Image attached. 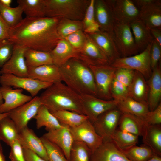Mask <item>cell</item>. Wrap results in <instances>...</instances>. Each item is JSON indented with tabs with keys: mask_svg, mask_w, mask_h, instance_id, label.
Segmentation results:
<instances>
[{
	"mask_svg": "<svg viewBox=\"0 0 161 161\" xmlns=\"http://www.w3.org/2000/svg\"><path fill=\"white\" fill-rule=\"evenodd\" d=\"M94 77L96 86L97 97L100 99L112 100L110 87L116 68L111 65L88 66Z\"/></svg>",
	"mask_w": 161,
	"mask_h": 161,
	"instance_id": "8",
	"label": "cell"
},
{
	"mask_svg": "<svg viewBox=\"0 0 161 161\" xmlns=\"http://www.w3.org/2000/svg\"><path fill=\"white\" fill-rule=\"evenodd\" d=\"M3 100L2 95L0 90V106L4 103Z\"/></svg>",
	"mask_w": 161,
	"mask_h": 161,
	"instance_id": "57",
	"label": "cell"
},
{
	"mask_svg": "<svg viewBox=\"0 0 161 161\" xmlns=\"http://www.w3.org/2000/svg\"><path fill=\"white\" fill-rule=\"evenodd\" d=\"M86 39V34L83 30L73 33L64 38L73 48L79 51L83 47Z\"/></svg>",
	"mask_w": 161,
	"mask_h": 161,
	"instance_id": "45",
	"label": "cell"
},
{
	"mask_svg": "<svg viewBox=\"0 0 161 161\" xmlns=\"http://www.w3.org/2000/svg\"><path fill=\"white\" fill-rule=\"evenodd\" d=\"M87 39L77 58L88 66L110 65L111 62L86 34Z\"/></svg>",
	"mask_w": 161,
	"mask_h": 161,
	"instance_id": "15",
	"label": "cell"
},
{
	"mask_svg": "<svg viewBox=\"0 0 161 161\" xmlns=\"http://www.w3.org/2000/svg\"><path fill=\"white\" fill-rule=\"evenodd\" d=\"M110 92L112 99L119 100L129 97V89L114 78L111 83Z\"/></svg>",
	"mask_w": 161,
	"mask_h": 161,
	"instance_id": "43",
	"label": "cell"
},
{
	"mask_svg": "<svg viewBox=\"0 0 161 161\" xmlns=\"http://www.w3.org/2000/svg\"><path fill=\"white\" fill-rule=\"evenodd\" d=\"M60 19L26 17L10 28L9 39L16 47L50 52L61 39L57 31Z\"/></svg>",
	"mask_w": 161,
	"mask_h": 161,
	"instance_id": "1",
	"label": "cell"
},
{
	"mask_svg": "<svg viewBox=\"0 0 161 161\" xmlns=\"http://www.w3.org/2000/svg\"><path fill=\"white\" fill-rule=\"evenodd\" d=\"M120 151L131 161H146L156 154L150 147L144 144L140 146L135 145Z\"/></svg>",
	"mask_w": 161,
	"mask_h": 161,
	"instance_id": "35",
	"label": "cell"
},
{
	"mask_svg": "<svg viewBox=\"0 0 161 161\" xmlns=\"http://www.w3.org/2000/svg\"><path fill=\"white\" fill-rule=\"evenodd\" d=\"M94 13L95 21L100 30L112 32L115 21L105 0H95Z\"/></svg>",
	"mask_w": 161,
	"mask_h": 161,
	"instance_id": "21",
	"label": "cell"
},
{
	"mask_svg": "<svg viewBox=\"0 0 161 161\" xmlns=\"http://www.w3.org/2000/svg\"><path fill=\"white\" fill-rule=\"evenodd\" d=\"M134 74V70L126 68H117L114 72V78L129 89L132 82Z\"/></svg>",
	"mask_w": 161,
	"mask_h": 161,
	"instance_id": "46",
	"label": "cell"
},
{
	"mask_svg": "<svg viewBox=\"0 0 161 161\" xmlns=\"http://www.w3.org/2000/svg\"><path fill=\"white\" fill-rule=\"evenodd\" d=\"M0 140V161H6L4 155L3 153V149Z\"/></svg>",
	"mask_w": 161,
	"mask_h": 161,
	"instance_id": "54",
	"label": "cell"
},
{
	"mask_svg": "<svg viewBox=\"0 0 161 161\" xmlns=\"http://www.w3.org/2000/svg\"><path fill=\"white\" fill-rule=\"evenodd\" d=\"M14 45L9 39L0 41V68H1L11 57Z\"/></svg>",
	"mask_w": 161,
	"mask_h": 161,
	"instance_id": "44",
	"label": "cell"
},
{
	"mask_svg": "<svg viewBox=\"0 0 161 161\" xmlns=\"http://www.w3.org/2000/svg\"><path fill=\"white\" fill-rule=\"evenodd\" d=\"M0 83L1 86H13L26 90L32 97L36 96L41 90L46 89L53 84L29 77H22L9 74L0 75Z\"/></svg>",
	"mask_w": 161,
	"mask_h": 161,
	"instance_id": "10",
	"label": "cell"
},
{
	"mask_svg": "<svg viewBox=\"0 0 161 161\" xmlns=\"http://www.w3.org/2000/svg\"><path fill=\"white\" fill-rule=\"evenodd\" d=\"M12 1V0H0V2L2 4L8 7H10Z\"/></svg>",
	"mask_w": 161,
	"mask_h": 161,
	"instance_id": "55",
	"label": "cell"
},
{
	"mask_svg": "<svg viewBox=\"0 0 161 161\" xmlns=\"http://www.w3.org/2000/svg\"><path fill=\"white\" fill-rule=\"evenodd\" d=\"M39 97L42 105L51 113L66 110L85 115L80 95L62 82L52 84Z\"/></svg>",
	"mask_w": 161,
	"mask_h": 161,
	"instance_id": "3",
	"label": "cell"
},
{
	"mask_svg": "<svg viewBox=\"0 0 161 161\" xmlns=\"http://www.w3.org/2000/svg\"><path fill=\"white\" fill-rule=\"evenodd\" d=\"M85 115L92 123L100 114L111 109L116 107L118 100H106L91 95H80Z\"/></svg>",
	"mask_w": 161,
	"mask_h": 161,
	"instance_id": "11",
	"label": "cell"
},
{
	"mask_svg": "<svg viewBox=\"0 0 161 161\" xmlns=\"http://www.w3.org/2000/svg\"><path fill=\"white\" fill-rule=\"evenodd\" d=\"M146 161H161V156L155 154Z\"/></svg>",
	"mask_w": 161,
	"mask_h": 161,
	"instance_id": "53",
	"label": "cell"
},
{
	"mask_svg": "<svg viewBox=\"0 0 161 161\" xmlns=\"http://www.w3.org/2000/svg\"><path fill=\"white\" fill-rule=\"evenodd\" d=\"M89 161H131L112 142L103 143L92 153Z\"/></svg>",
	"mask_w": 161,
	"mask_h": 161,
	"instance_id": "23",
	"label": "cell"
},
{
	"mask_svg": "<svg viewBox=\"0 0 161 161\" xmlns=\"http://www.w3.org/2000/svg\"><path fill=\"white\" fill-rule=\"evenodd\" d=\"M117 107L122 113L131 114L145 122L150 112L147 103L138 101L129 97L118 100Z\"/></svg>",
	"mask_w": 161,
	"mask_h": 161,
	"instance_id": "25",
	"label": "cell"
},
{
	"mask_svg": "<svg viewBox=\"0 0 161 161\" xmlns=\"http://www.w3.org/2000/svg\"><path fill=\"white\" fill-rule=\"evenodd\" d=\"M90 0H44L45 17L82 21Z\"/></svg>",
	"mask_w": 161,
	"mask_h": 161,
	"instance_id": "4",
	"label": "cell"
},
{
	"mask_svg": "<svg viewBox=\"0 0 161 161\" xmlns=\"http://www.w3.org/2000/svg\"><path fill=\"white\" fill-rule=\"evenodd\" d=\"M91 154L85 143L74 141L70 150V161H89Z\"/></svg>",
	"mask_w": 161,
	"mask_h": 161,
	"instance_id": "40",
	"label": "cell"
},
{
	"mask_svg": "<svg viewBox=\"0 0 161 161\" xmlns=\"http://www.w3.org/2000/svg\"><path fill=\"white\" fill-rule=\"evenodd\" d=\"M10 28L0 14V41L9 39Z\"/></svg>",
	"mask_w": 161,
	"mask_h": 161,
	"instance_id": "50",
	"label": "cell"
},
{
	"mask_svg": "<svg viewBox=\"0 0 161 161\" xmlns=\"http://www.w3.org/2000/svg\"><path fill=\"white\" fill-rule=\"evenodd\" d=\"M19 132L13 121L9 117L0 120V140L10 146L18 139Z\"/></svg>",
	"mask_w": 161,
	"mask_h": 161,
	"instance_id": "33",
	"label": "cell"
},
{
	"mask_svg": "<svg viewBox=\"0 0 161 161\" xmlns=\"http://www.w3.org/2000/svg\"><path fill=\"white\" fill-rule=\"evenodd\" d=\"M132 1L139 10V19L148 28H161V0Z\"/></svg>",
	"mask_w": 161,
	"mask_h": 161,
	"instance_id": "9",
	"label": "cell"
},
{
	"mask_svg": "<svg viewBox=\"0 0 161 161\" xmlns=\"http://www.w3.org/2000/svg\"><path fill=\"white\" fill-rule=\"evenodd\" d=\"M42 136L59 147L70 161V150L74 140L69 127L62 126L58 129L48 130Z\"/></svg>",
	"mask_w": 161,
	"mask_h": 161,
	"instance_id": "19",
	"label": "cell"
},
{
	"mask_svg": "<svg viewBox=\"0 0 161 161\" xmlns=\"http://www.w3.org/2000/svg\"><path fill=\"white\" fill-rule=\"evenodd\" d=\"M28 77L44 82L55 83L62 82L59 67L54 64L28 67Z\"/></svg>",
	"mask_w": 161,
	"mask_h": 161,
	"instance_id": "22",
	"label": "cell"
},
{
	"mask_svg": "<svg viewBox=\"0 0 161 161\" xmlns=\"http://www.w3.org/2000/svg\"><path fill=\"white\" fill-rule=\"evenodd\" d=\"M23 13L22 7L19 5L14 7H8L0 2V14L10 28L16 25L23 19Z\"/></svg>",
	"mask_w": 161,
	"mask_h": 161,
	"instance_id": "37",
	"label": "cell"
},
{
	"mask_svg": "<svg viewBox=\"0 0 161 161\" xmlns=\"http://www.w3.org/2000/svg\"><path fill=\"white\" fill-rule=\"evenodd\" d=\"M83 30L82 21L60 18L57 27L58 34L61 39H64L70 34L78 31Z\"/></svg>",
	"mask_w": 161,
	"mask_h": 161,
	"instance_id": "39",
	"label": "cell"
},
{
	"mask_svg": "<svg viewBox=\"0 0 161 161\" xmlns=\"http://www.w3.org/2000/svg\"><path fill=\"white\" fill-rule=\"evenodd\" d=\"M10 147V149L9 157L11 161H26L23 148L18 139L13 143Z\"/></svg>",
	"mask_w": 161,
	"mask_h": 161,
	"instance_id": "48",
	"label": "cell"
},
{
	"mask_svg": "<svg viewBox=\"0 0 161 161\" xmlns=\"http://www.w3.org/2000/svg\"><path fill=\"white\" fill-rule=\"evenodd\" d=\"M139 52L144 50L154 40L149 29L140 19L129 23Z\"/></svg>",
	"mask_w": 161,
	"mask_h": 161,
	"instance_id": "27",
	"label": "cell"
},
{
	"mask_svg": "<svg viewBox=\"0 0 161 161\" xmlns=\"http://www.w3.org/2000/svg\"><path fill=\"white\" fill-rule=\"evenodd\" d=\"M41 105L39 96H36L9 112V117L14 122L18 132L27 126L28 122L36 115Z\"/></svg>",
	"mask_w": 161,
	"mask_h": 161,
	"instance_id": "14",
	"label": "cell"
},
{
	"mask_svg": "<svg viewBox=\"0 0 161 161\" xmlns=\"http://www.w3.org/2000/svg\"><path fill=\"white\" fill-rule=\"evenodd\" d=\"M149 29L154 39L161 46V28H151Z\"/></svg>",
	"mask_w": 161,
	"mask_h": 161,
	"instance_id": "52",
	"label": "cell"
},
{
	"mask_svg": "<svg viewBox=\"0 0 161 161\" xmlns=\"http://www.w3.org/2000/svg\"><path fill=\"white\" fill-rule=\"evenodd\" d=\"M161 46L154 39L152 42L150 51L151 67L152 70L160 62Z\"/></svg>",
	"mask_w": 161,
	"mask_h": 161,
	"instance_id": "47",
	"label": "cell"
},
{
	"mask_svg": "<svg viewBox=\"0 0 161 161\" xmlns=\"http://www.w3.org/2000/svg\"><path fill=\"white\" fill-rule=\"evenodd\" d=\"M149 91L148 103L150 111L154 110L160 102L161 98V67L160 62L152 70L147 81Z\"/></svg>",
	"mask_w": 161,
	"mask_h": 161,
	"instance_id": "24",
	"label": "cell"
},
{
	"mask_svg": "<svg viewBox=\"0 0 161 161\" xmlns=\"http://www.w3.org/2000/svg\"><path fill=\"white\" fill-rule=\"evenodd\" d=\"M26 49L14 46L11 57L0 69V75L9 74L22 77H28V67L24 56Z\"/></svg>",
	"mask_w": 161,
	"mask_h": 161,
	"instance_id": "17",
	"label": "cell"
},
{
	"mask_svg": "<svg viewBox=\"0 0 161 161\" xmlns=\"http://www.w3.org/2000/svg\"><path fill=\"white\" fill-rule=\"evenodd\" d=\"M62 126L73 127L89 119L86 116L68 110H59L51 113Z\"/></svg>",
	"mask_w": 161,
	"mask_h": 161,
	"instance_id": "34",
	"label": "cell"
},
{
	"mask_svg": "<svg viewBox=\"0 0 161 161\" xmlns=\"http://www.w3.org/2000/svg\"><path fill=\"white\" fill-rule=\"evenodd\" d=\"M86 34L111 63L121 57L114 41L113 32H104L99 30L93 33Z\"/></svg>",
	"mask_w": 161,
	"mask_h": 161,
	"instance_id": "18",
	"label": "cell"
},
{
	"mask_svg": "<svg viewBox=\"0 0 161 161\" xmlns=\"http://www.w3.org/2000/svg\"><path fill=\"white\" fill-rule=\"evenodd\" d=\"M3 99L4 101L0 106V113L9 112L31 100L33 97L22 93L23 89H13L11 86L0 87Z\"/></svg>",
	"mask_w": 161,
	"mask_h": 161,
	"instance_id": "16",
	"label": "cell"
},
{
	"mask_svg": "<svg viewBox=\"0 0 161 161\" xmlns=\"http://www.w3.org/2000/svg\"><path fill=\"white\" fill-rule=\"evenodd\" d=\"M79 52L64 39H61L49 52L53 64L59 67L72 58H77Z\"/></svg>",
	"mask_w": 161,
	"mask_h": 161,
	"instance_id": "26",
	"label": "cell"
},
{
	"mask_svg": "<svg viewBox=\"0 0 161 161\" xmlns=\"http://www.w3.org/2000/svg\"><path fill=\"white\" fill-rule=\"evenodd\" d=\"M138 136L120 129H116L112 137V142L120 150L126 149L138 143Z\"/></svg>",
	"mask_w": 161,
	"mask_h": 161,
	"instance_id": "36",
	"label": "cell"
},
{
	"mask_svg": "<svg viewBox=\"0 0 161 161\" xmlns=\"http://www.w3.org/2000/svg\"><path fill=\"white\" fill-rule=\"evenodd\" d=\"M121 114L116 107L100 114L92 123L96 132L103 138V143L112 142Z\"/></svg>",
	"mask_w": 161,
	"mask_h": 161,
	"instance_id": "7",
	"label": "cell"
},
{
	"mask_svg": "<svg viewBox=\"0 0 161 161\" xmlns=\"http://www.w3.org/2000/svg\"><path fill=\"white\" fill-rule=\"evenodd\" d=\"M147 125H156L161 124V103L153 110L149 112L145 120Z\"/></svg>",
	"mask_w": 161,
	"mask_h": 161,
	"instance_id": "49",
	"label": "cell"
},
{
	"mask_svg": "<svg viewBox=\"0 0 161 161\" xmlns=\"http://www.w3.org/2000/svg\"><path fill=\"white\" fill-rule=\"evenodd\" d=\"M113 33L121 57L130 56L138 53L139 51L129 23L115 21Z\"/></svg>",
	"mask_w": 161,
	"mask_h": 161,
	"instance_id": "6",
	"label": "cell"
},
{
	"mask_svg": "<svg viewBox=\"0 0 161 161\" xmlns=\"http://www.w3.org/2000/svg\"><path fill=\"white\" fill-rule=\"evenodd\" d=\"M62 81L80 95L97 97L94 77L89 66L79 59L72 58L59 67Z\"/></svg>",
	"mask_w": 161,
	"mask_h": 161,
	"instance_id": "2",
	"label": "cell"
},
{
	"mask_svg": "<svg viewBox=\"0 0 161 161\" xmlns=\"http://www.w3.org/2000/svg\"><path fill=\"white\" fill-rule=\"evenodd\" d=\"M19 141L23 148L33 152L38 156L49 161L45 148L40 138L33 130L27 126L19 132Z\"/></svg>",
	"mask_w": 161,
	"mask_h": 161,
	"instance_id": "20",
	"label": "cell"
},
{
	"mask_svg": "<svg viewBox=\"0 0 161 161\" xmlns=\"http://www.w3.org/2000/svg\"><path fill=\"white\" fill-rule=\"evenodd\" d=\"M9 112L3 113H0V120L2 118L9 116Z\"/></svg>",
	"mask_w": 161,
	"mask_h": 161,
	"instance_id": "56",
	"label": "cell"
},
{
	"mask_svg": "<svg viewBox=\"0 0 161 161\" xmlns=\"http://www.w3.org/2000/svg\"><path fill=\"white\" fill-rule=\"evenodd\" d=\"M24 56L27 67H34L53 64L49 52L27 49L24 52Z\"/></svg>",
	"mask_w": 161,
	"mask_h": 161,
	"instance_id": "32",
	"label": "cell"
},
{
	"mask_svg": "<svg viewBox=\"0 0 161 161\" xmlns=\"http://www.w3.org/2000/svg\"><path fill=\"white\" fill-rule=\"evenodd\" d=\"M34 118L36 120L38 129L45 126L47 131L58 129L62 126L54 115L42 105L39 107Z\"/></svg>",
	"mask_w": 161,
	"mask_h": 161,
	"instance_id": "31",
	"label": "cell"
},
{
	"mask_svg": "<svg viewBox=\"0 0 161 161\" xmlns=\"http://www.w3.org/2000/svg\"><path fill=\"white\" fill-rule=\"evenodd\" d=\"M151 44L139 53L117 59L110 65L116 68H126L138 71L146 79H148L152 73L150 59Z\"/></svg>",
	"mask_w": 161,
	"mask_h": 161,
	"instance_id": "5",
	"label": "cell"
},
{
	"mask_svg": "<svg viewBox=\"0 0 161 161\" xmlns=\"http://www.w3.org/2000/svg\"><path fill=\"white\" fill-rule=\"evenodd\" d=\"M142 137L144 144L150 147L155 154L161 156V125H148L146 124Z\"/></svg>",
	"mask_w": 161,
	"mask_h": 161,
	"instance_id": "30",
	"label": "cell"
},
{
	"mask_svg": "<svg viewBox=\"0 0 161 161\" xmlns=\"http://www.w3.org/2000/svg\"><path fill=\"white\" fill-rule=\"evenodd\" d=\"M148 91L145 78L141 73L134 71V78L129 88V97L138 101L148 103Z\"/></svg>",
	"mask_w": 161,
	"mask_h": 161,
	"instance_id": "29",
	"label": "cell"
},
{
	"mask_svg": "<svg viewBox=\"0 0 161 161\" xmlns=\"http://www.w3.org/2000/svg\"><path fill=\"white\" fill-rule=\"evenodd\" d=\"M118 125L120 130L138 137H142L144 132L146 123L144 120L135 116L122 113Z\"/></svg>",
	"mask_w": 161,
	"mask_h": 161,
	"instance_id": "28",
	"label": "cell"
},
{
	"mask_svg": "<svg viewBox=\"0 0 161 161\" xmlns=\"http://www.w3.org/2000/svg\"><path fill=\"white\" fill-rule=\"evenodd\" d=\"M74 141L85 143L92 152L97 149L103 143V139L96 132L89 119L77 126L69 127Z\"/></svg>",
	"mask_w": 161,
	"mask_h": 161,
	"instance_id": "12",
	"label": "cell"
},
{
	"mask_svg": "<svg viewBox=\"0 0 161 161\" xmlns=\"http://www.w3.org/2000/svg\"><path fill=\"white\" fill-rule=\"evenodd\" d=\"M17 2L22 7L26 17H45L44 0H18Z\"/></svg>",
	"mask_w": 161,
	"mask_h": 161,
	"instance_id": "38",
	"label": "cell"
},
{
	"mask_svg": "<svg viewBox=\"0 0 161 161\" xmlns=\"http://www.w3.org/2000/svg\"><path fill=\"white\" fill-rule=\"evenodd\" d=\"M116 21L130 23L139 19V10L132 0H105Z\"/></svg>",
	"mask_w": 161,
	"mask_h": 161,
	"instance_id": "13",
	"label": "cell"
},
{
	"mask_svg": "<svg viewBox=\"0 0 161 161\" xmlns=\"http://www.w3.org/2000/svg\"><path fill=\"white\" fill-rule=\"evenodd\" d=\"M23 150L26 161H47L29 150L23 148Z\"/></svg>",
	"mask_w": 161,
	"mask_h": 161,
	"instance_id": "51",
	"label": "cell"
},
{
	"mask_svg": "<svg viewBox=\"0 0 161 161\" xmlns=\"http://www.w3.org/2000/svg\"><path fill=\"white\" fill-rule=\"evenodd\" d=\"M40 138L45 148L49 161H69L59 147L42 136Z\"/></svg>",
	"mask_w": 161,
	"mask_h": 161,
	"instance_id": "42",
	"label": "cell"
},
{
	"mask_svg": "<svg viewBox=\"0 0 161 161\" xmlns=\"http://www.w3.org/2000/svg\"><path fill=\"white\" fill-rule=\"evenodd\" d=\"M94 1L95 0H90L82 21L83 31L86 34L92 33L100 30L95 18Z\"/></svg>",
	"mask_w": 161,
	"mask_h": 161,
	"instance_id": "41",
	"label": "cell"
}]
</instances>
